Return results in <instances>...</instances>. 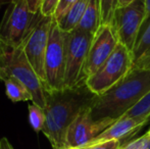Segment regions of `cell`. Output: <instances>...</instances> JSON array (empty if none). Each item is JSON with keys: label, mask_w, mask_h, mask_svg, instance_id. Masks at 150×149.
I'll return each mask as SVG.
<instances>
[{"label": "cell", "mask_w": 150, "mask_h": 149, "mask_svg": "<svg viewBox=\"0 0 150 149\" xmlns=\"http://www.w3.org/2000/svg\"><path fill=\"white\" fill-rule=\"evenodd\" d=\"M86 84L73 89L45 91L46 121L42 130L53 149H67L69 126L83 110L93 105L97 98Z\"/></svg>", "instance_id": "cell-1"}, {"label": "cell", "mask_w": 150, "mask_h": 149, "mask_svg": "<svg viewBox=\"0 0 150 149\" xmlns=\"http://www.w3.org/2000/svg\"><path fill=\"white\" fill-rule=\"evenodd\" d=\"M150 92V68H134L111 89L97 96L90 108L93 119L124 117Z\"/></svg>", "instance_id": "cell-2"}, {"label": "cell", "mask_w": 150, "mask_h": 149, "mask_svg": "<svg viewBox=\"0 0 150 149\" xmlns=\"http://www.w3.org/2000/svg\"><path fill=\"white\" fill-rule=\"evenodd\" d=\"M134 61L133 52L120 42L103 66L86 80V86L94 94L102 95L130 73Z\"/></svg>", "instance_id": "cell-3"}, {"label": "cell", "mask_w": 150, "mask_h": 149, "mask_svg": "<svg viewBox=\"0 0 150 149\" xmlns=\"http://www.w3.org/2000/svg\"><path fill=\"white\" fill-rule=\"evenodd\" d=\"M5 77H13L20 81L31 93L32 103L45 109V87L29 60L22 47L10 48L0 68V81Z\"/></svg>", "instance_id": "cell-4"}, {"label": "cell", "mask_w": 150, "mask_h": 149, "mask_svg": "<svg viewBox=\"0 0 150 149\" xmlns=\"http://www.w3.org/2000/svg\"><path fill=\"white\" fill-rule=\"evenodd\" d=\"M65 60H67V33L59 28L54 18L50 28L49 41L44 59L45 91L64 89Z\"/></svg>", "instance_id": "cell-5"}, {"label": "cell", "mask_w": 150, "mask_h": 149, "mask_svg": "<svg viewBox=\"0 0 150 149\" xmlns=\"http://www.w3.org/2000/svg\"><path fill=\"white\" fill-rule=\"evenodd\" d=\"M94 35L75 29L67 33L64 89H73L85 84L84 70Z\"/></svg>", "instance_id": "cell-6"}, {"label": "cell", "mask_w": 150, "mask_h": 149, "mask_svg": "<svg viewBox=\"0 0 150 149\" xmlns=\"http://www.w3.org/2000/svg\"><path fill=\"white\" fill-rule=\"evenodd\" d=\"M38 12L31 11L27 0H10L0 24V35L8 47L18 48L22 46Z\"/></svg>", "instance_id": "cell-7"}, {"label": "cell", "mask_w": 150, "mask_h": 149, "mask_svg": "<svg viewBox=\"0 0 150 149\" xmlns=\"http://www.w3.org/2000/svg\"><path fill=\"white\" fill-rule=\"evenodd\" d=\"M52 20L53 16H42L40 11L38 12L31 30L29 31L21 46L27 59L33 66L43 85H45L46 81L44 73V59L49 41Z\"/></svg>", "instance_id": "cell-8"}, {"label": "cell", "mask_w": 150, "mask_h": 149, "mask_svg": "<svg viewBox=\"0 0 150 149\" xmlns=\"http://www.w3.org/2000/svg\"><path fill=\"white\" fill-rule=\"evenodd\" d=\"M146 16L145 0H135L126 7L117 8L112 26L119 41L133 52Z\"/></svg>", "instance_id": "cell-9"}, {"label": "cell", "mask_w": 150, "mask_h": 149, "mask_svg": "<svg viewBox=\"0 0 150 149\" xmlns=\"http://www.w3.org/2000/svg\"><path fill=\"white\" fill-rule=\"evenodd\" d=\"M120 43L112 25H101L93 37L85 70L84 80L88 79L103 66Z\"/></svg>", "instance_id": "cell-10"}, {"label": "cell", "mask_w": 150, "mask_h": 149, "mask_svg": "<svg viewBox=\"0 0 150 149\" xmlns=\"http://www.w3.org/2000/svg\"><path fill=\"white\" fill-rule=\"evenodd\" d=\"M90 108L83 110L69 126L67 133V149H76L87 145L115 121L110 119H93Z\"/></svg>", "instance_id": "cell-11"}, {"label": "cell", "mask_w": 150, "mask_h": 149, "mask_svg": "<svg viewBox=\"0 0 150 149\" xmlns=\"http://www.w3.org/2000/svg\"><path fill=\"white\" fill-rule=\"evenodd\" d=\"M88 0H77L59 20H56L63 32L69 33L77 29L84 16Z\"/></svg>", "instance_id": "cell-12"}, {"label": "cell", "mask_w": 150, "mask_h": 149, "mask_svg": "<svg viewBox=\"0 0 150 149\" xmlns=\"http://www.w3.org/2000/svg\"><path fill=\"white\" fill-rule=\"evenodd\" d=\"M101 26V10L99 0H88L84 16L77 29L95 35Z\"/></svg>", "instance_id": "cell-13"}, {"label": "cell", "mask_w": 150, "mask_h": 149, "mask_svg": "<svg viewBox=\"0 0 150 149\" xmlns=\"http://www.w3.org/2000/svg\"><path fill=\"white\" fill-rule=\"evenodd\" d=\"M5 85V93L6 96L11 100L12 102L20 101H29L33 100L31 93L29 90L21 83L20 81L13 77H5L1 80Z\"/></svg>", "instance_id": "cell-14"}, {"label": "cell", "mask_w": 150, "mask_h": 149, "mask_svg": "<svg viewBox=\"0 0 150 149\" xmlns=\"http://www.w3.org/2000/svg\"><path fill=\"white\" fill-rule=\"evenodd\" d=\"M29 109V123L33 130L37 133L42 131L45 125L46 114L45 110L41 108L40 106L32 103L28 106Z\"/></svg>", "instance_id": "cell-15"}, {"label": "cell", "mask_w": 150, "mask_h": 149, "mask_svg": "<svg viewBox=\"0 0 150 149\" xmlns=\"http://www.w3.org/2000/svg\"><path fill=\"white\" fill-rule=\"evenodd\" d=\"M101 10V25H112L117 0H99Z\"/></svg>", "instance_id": "cell-16"}, {"label": "cell", "mask_w": 150, "mask_h": 149, "mask_svg": "<svg viewBox=\"0 0 150 149\" xmlns=\"http://www.w3.org/2000/svg\"><path fill=\"white\" fill-rule=\"evenodd\" d=\"M149 115H150V92L139 103H137L132 109L129 110L124 117H138V119H142L146 121Z\"/></svg>", "instance_id": "cell-17"}, {"label": "cell", "mask_w": 150, "mask_h": 149, "mask_svg": "<svg viewBox=\"0 0 150 149\" xmlns=\"http://www.w3.org/2000/svg\"><path fill=\"white\" fill-rule=\"evenodd\" d=\"M150 49V22L144 32L138 37L136 42V45L133 50V55L134 59L137 60L139 57L143 55L145 52H147ZM135 62V61H134Z\"/></svg>", "instance_id": "cell-18"}, {"label": "cell", "mask_w": 150, "mask_h": 149, "mask_svg": "<svg viewBox=\"0 0 150 149\" xmlns=\"http://www.w3.org/2000/svg\"><path fill=\"white\" fill-rule=\"evenodd\" d=\"M150 146V127L140 137L134 138L120 147V149H149Z\"/></svg>", "instance_id": "cell-19"}, {"label": "cell", "mask_w": 150, "mask_h": 149, "mask_svg": "<svg viewBox=\"0 0 150 149\" xmlns=\"http://www.w3.org/2000/svg\"><path fill=\"white\" fill-rule=\"evenodd\" d=\"M122 145H124V143L120 140H111V141L103 142V143L86 145L76 149H120Z\"/></svg>", "instance_id": "cell-20"}, {"label": "cell", "mask_w": 150, "mask_h": 149, "mask_svg": "<svg viewBox=\"0 0 150 149\" xmlns=\"http://www.w3.org/2000/svg\"><path fill=\"white\" fill-rule=\"evenodd\" d=\"M58 2L59 0H42L41 6H40V12L42 13V16H53Z\"/></svg>", "instance_id": "cell-21"}, {"label": "cell", "mask_w": 150, "mask_h": 149, "mask_svg": "<svg viewBox=\"0 0 150 149\" xmlns=\"http://www.w3.org/2000/svg\"><path fill=\"white\" fill-rule=\"evenodd\" d=\"M76 1H77V0H59V2H58V4H57V7H56V9H55V12H54V14H53L54 18H55L56 20H59Z\"/></svg>", "instance_id": "cell-22"}, {"label": "cell", "mask_w": 150, "mask_h": 149, "mask_svg": "<svg viewBox=\"0 0 150 149\" xmlns=\"http://www.w3.org/2000/svg\"><path fill=\"white\" fill-rule=\"evenodd\" d=\"M134 68H150V49L145 52L141 57H139L134 62Z\"/></svg>", "instance_id": "cell-23"}, {"label": "cell", "mask_w": 150, "mask_h": 149, "mask_svg": "<svg viewBox=\"0 0 150 149\" xmlns=\"http://www.w3.org/2000/svg\"><path fill=\"white\" fill-rule=\"evenodd\" d=\"M10 48L7 46V44L4 42V40L2 39L1 35H0V68L2 66V62H3L4 58L6 57L8 51H9Z\"/></svg>", "instance_id": "cell-24"}, {"label": "cell", "mask_w": 150, "mask_h": 149, "mask_svg": "<svg viewBox=\"0 0 150 149\" xmlns=\"http://www.w3.org/2000/svg\"><path fill=\"white\" fill-rule=\"evenodd\" d=\"M145 6H146V16H145V20H144V23H143L142 27H141L139 36L144 32V30L146 29V27L148 26V24L150 22V0H145Z\"/></svg>", "instance_id": "cell-25"}, {"label": "cell", "mask_w": 150, "mask_h": 149, "mask_svg": "<svg viewBox=\"0 0 150 149\" xmlns=\"http://www.w3.org/2000/svg\"><path fill=\"white\" fill-rule=\"evenodd\" d=\"M29 4V7H30L31 11L34 13H37L40 10V6H41L42 0H27Z\"/></svg>", "instance_id": "cell-26"}, {"label": "cell", "mask_w": 150, "mask_h": 149, "mask_svg": "<svg viewBox=\"0 0 150 149\" xmlns=\"http://www.w3.org/2000/svg\"><path fill=\"white\" fill-rule=\"evenodd\" d=\"M0 149H14L7 138L3 137L0 139Z\"/></svg>", "instance_id": "cell-27"}, {"label": "cell", "mask_w": 150, "mask_h": 149, "mask_svg": "<svg viewBox=\"0 0 150 149\" xmlns=\"http://www.w3.org/2000/svg\"><path fill=\"white\" fill-rule=\"evenodd\" d=\"M135 0H117V8L126 7V6L130 5Z\"/></svg>", "instance_id": "cell-28"}, {"label": "cell", "mask_w": 150, "mask_h": 149, "mask_svg": "<svg viewBox=\"0 0 150 149\" xmlns=\"http://www.w3.org/2000/svg\"><path fill=\"white\" fill-rule=\"evenodd\" d=\"M148 126H150V115H149L148 117H147L146 121H145V124H144V128H145V127H148Z\"/></svg>", "instance_id": "cell-29"}, {"label": "cell", "mask_w": 150, "mask_h": 149, "mask_svg": "<svg viewBox=\"0 0 150 149\" xmlns=\"http://www.w3.org/2000/svg\"><path fill=\"white\" fill-rule=\"evenodd\" d=\"M0 1H2V0H0ZM9 1H10V0H9Z\"/></svg>", "instance_id": "cell-30"}, {"label": "cell", "mask_w": 150, "mask_h": 149, "mask_svg": "<svg viewBox=\"0 0 150 149\" xmlns=\"http://www.w3.org/2000/svg\"><path fill=\"white\" fill-rule=\"evenodd\" d=\"M149 149H150V146H149Z\"/></svg>", "instance_id": "cell-31"}]
</instances>
